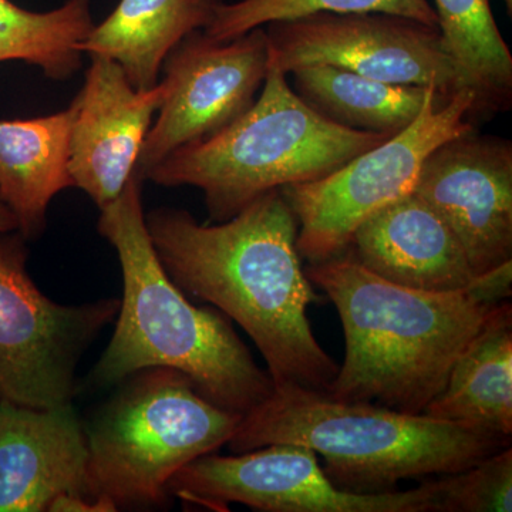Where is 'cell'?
Wrapping results in <instances>:
<instances>
[{"instance_id": "obj_1", "label": "cell", "mask_w": 512, "mask_h": 512, "mask_svg": "<svg viewBox=\"0 0 512 512\" xmlns=\"http://www.w3.org/2000/svg\"><path fill=\"white\" fill-rule=\"evenodd\" d=\"M146 225L174 284L247 332L275 386L328 392L339 365L308 319L322 298L305 274L298 220L281 190L228 221L200 224L188 211L160 207L146 214Z\"/></svg>"}, {"instance_id": "obj_2", "label": "cell", "mask_w": 512, "mask_h": 512, "mask_svg": "<svg viewBox=\"0 0 512 512\" xmlns=\"http://www.w3.org/2000/svg\"><path fill=\"white\" fill-rule=\"evenodd\" d=\"M143 183L133 174L100 210L97 231L116 249L124 289L116 329L90 373V387L110 389L141 370L167 367L184 373L211 403L245 416L275 384L227 316L214 306L192 305L165 271L148 235Z\"/></svg>"}, {"instance_id": "obj_3", "label": "cell", "mask_w": 512, "mask_h": 512, "mask_svg": "<svg viewBox=\"0 0 512 512\" xmlns=\"http://www.w3.org/2000/svg\"><path fill=\"white\" fill-rule=\"evenodd\" d=\"M305 274L338 309L345 357L332 399L424 414L451 367L497 305L470 288L427 292L392 284L348 252L309 264Z\"/></svg>"}, {"instance_id": "obj_4", "label": "cell", "mask_w": 512, "mask_h": 512, "mask_svg": "<svg viewBox=\"0 0 512 512\" xmlns=\"http://www.w3.org/2000/svg\"><path fill=\"white\" fill-rule=\"evenodd\" d=\"M311 448L339 490L380 494L410 478L444 476L511 446V437L467 424L348 403L299 386H275L242 417L227 446L244 453L269 444Z\"/></svg>"}, {"instance_id": "obj_5", "label": "cell", "mask_w": 512, "mask_h": 512, "mask_svg": "<svg viewBox=\"0 0 512 512\" xmlns=\"http://www.w3.org/2000/svg\"><path fill=\"white\" fill-rule=\"evenodd\" d=\"M389 134L332 123L268 69L255 103L220 133L178 148L146 180L204 192L211 222L231 220L266 192L326 177Z\"/></svg>"}, {"instance_id": "obj_6", "label": "cell", "mask_w": 512, "mask_h": 512, "mask_svg": "<svg viewBox=\"0 0 512 512\" xmlns=\"http://www.w3.org/2000/svg\"><path fill=\"white\" fill-rule=\"evenodd\" d=\"M86 429L93 497L120 510H150L167 501L171 478L234 436L242 414L198 393L167 367L127 377Z\"/></svg>"}, {"instance_id": "obj_7", "label": "cell", "mask_w": 512, "mask_h": 512, "mask_svg": "<svg viewBox=\"0 0 512 512\" xmlns=\"http://www.w3.org/2000/svg\"><path fill=\"white\" fill-rule=\"evenodd\" d=\"M474 104L470 89L453 96L431 90L420 116L400 133L326 177L281 188L298 220L301 258L316 264L343 254L363 221L412 194L424 160L441 144L474 130Z\"/></svg>"}, {"instance_id": "obj_8", "label": "cell", "mask_w": 512, "mask_h": 512, "mask_svg": "<svg viewBox=\"0 0 512 512\" xmlns=\"http://www.w3.org/2000/svg\"><path fill=\"white\" fill-rule=\"evenodd\" d=\"M28 239L0 232V397L30 407L72 403L77 366L120 299L62 305L47 298L28 272Z\"/></svg>"}, {"instance_id": "obj_9", "label": "cell", "mask_w": 512, "mask_h": 512, "mask_svg": "<svg viewBox=\"0 0 512 512\" xmlns=\"http://www.w3.org/2000/svg\"><path fill=\"white\" fill-rule=\"evenodd\" d=\"M167 493L187 507L215 512L231 504L262 512H439L430 477L412 490L348 493L330 483L315 451L288 443L195 458L171 478Z\"/></svg>"}, {"instance_id": "obj_10", "label": "cell", "mask_w": 512, "mask_h": 512, "mask_svg": "<svg viewBox=\"0 0 512 512\" xmlns=\"http://www.w3.org/2000/svg\"><path fill=\"white\" fill-rule=\"evenodd\" d=\"M264 28L268 69L278 72L328 64L382 82L434 87L446 96L468 89L439 28L417 20L386 13H313Z\"/></svg>"}, {"instance_id": "obj_11", "label": "cell", "mask_w": 512, "mask_h": 512, "mask_svg": "<svg viewBox=\"0 0 512 512\" xmlns=\"http://www.w3.org/2000/svg\"><path fill=\"white\" fill-rule=\"evenodd\" d=\"M161 72L163 103L134 170L143 181L165 157L220 133L255 103L268 73L265 28L228 42H214L198 30L168 53Z\"/></svg>"}, {"instance_id": "obj_12", "label": "cell", "mask_w": 512, "mask_h": 512, "mask_svg": "<svg viewBox=\"0 0 512 512\" xmlns=\"http://www.w3.org/2000/svg\"><path fill=\"white\" fill-rule=\"evenodd\" d=\"M414 194L463 247L474 276L512 261V143L476 128L424 160Z\"/></svg>"}, {"instance_id": "obj_13", "label": "cell", "mask_w": 512, "mask_h": 512, "mask_svg": "<svg viewBox=\"0 0 512 512\" xmlns=\"http://www.w3.org/2000/svg\"><path fill=\"white\" fill-rule=\"evenodd\" d=\"M82 90L74 97L69 170L74 187L103 210L133 177L154 114L164 99V84L136 90L119 63L90 56Z\"/></svg>"}, {"instance_id": "obj_14", "label": "cell", "mask_w": 512, "mask_h": 512, "mask_svg": "<svg viewBox=\"0 0 512 512\" xmlns=\"http://www.w3.org/2000/svg\"><path fill=\"white\" fill-rule=\"evenodd\" d=\"M89 444L72 403L30 407L0 397V512H43L62 495L93 497Z\"/></svg>"}, {"instance_id": "obj_15", "label": "cell", "mask_w": 512, "mask_h": 512, "mask_svg": "<svg viewBox=\"0 0 512 512\" xmlns=\"http://www.w3.org/2000/svg\"><path fill=\"white\" fill-rule=\"evenodd\" d=\"M345 252L372 274L419 291H460L474 279L456 235L414 192L363 221Z\"/></svg>"}, {"instance_id": "obj_16", "label": "cell", "mask_w": 512, "mask_h": 512, "mask_svg": "<svg viewBox=\"0 0 512 512\" xmlns=\"http://www.w3.org/2000/svg\"><path fill=\"white\" fill-rule=\"evenodd\" d=\"M73 106L33 119H0V197L28 241L45 232L50 202L74 187L69 170Z\"/></svg>"}, {"instance_id": "obj_17", "label": "cell", "mask_w": 512, "mask_h": 512, "mask_svg": "<svg viewBox=\"0 0 512 512\" xmlns=\"http://www.w3.org/2000/svg\"><path fill=\"white\" fill-rule=\"evenodd\" d=\"M222 3L224 0H120L109 18L94 25L80 50L119 63L134 89H153L168 53L184 37L207 29Z\"/></svg>"}, {"instance_id": "obj_18", "label": "cell", "mask_w": 512, "mask_h": 512, "mask_svg": "<svg viewBox=\"0 0 512 512\" xmlns=\"http://www.w3.org/2000/svg\"><path fill=\"white\" fill-rule=\"evenodd\" d=\"M500 436H512V305L498 303L457 357L443 392L424 410Z\"/></svg>"}, {"instance_id": "obj_19", "label": "cell", "mask_w": 512, "mask_h": 512, "mask_svg": "<svg viewBox=\"0 0 512 512\" xmlns=\"http://www.w3.org/2000/svg\"><path fill=\"white\" fill-rule=\"evenodd\" d=\"M289 74L292 89L320 116L352 130L389 136L416 121L436 90L382 82L328 64L299 67Z\"/></svg>"}, {"instance_id": "obj_20", "label": "cell", "mask_w": 512, "mask_h": 512, "mask_svg": "<svg viewBox=\"0 0 512 512\" xmlns=\"http://www.w3.org/2000/svg\"><path fill=\"white\" fill-rule=\"evenodd\" d=\"M444 49L474 93L473 119L512 104V55L490 0H433Z\"/></svg>"}, {"instance_id": "obj_21", "label": "cell", "mask_w": 512, "mask_h": 512, "mask_svg": "<svg viewBox=\"0 0 512 512\" xmlns=\"http://www.w3.org/2000/svg\"><path fill=\"white\" fill-rule=\"evenodd\" d=\"M93 28L90 0H66L50 12L0 0V63L32 64L47 79L66 82L82 67L80 45Z\"/></svg>"}, {"instance_id": "obj_22", "label": "cell", "mask_w": 512, "mask_h": 512, "mask_svg": "<svg viewBox=\"0 0 512 512\" xmlns=\"http://www.w3.org/2000/svg\"><path fill=\"white\" fill-rule=\"evenodd\" d=\"M313 13H386L436 26L429 0H238L222 3L204 35L214 42H228L249 30Z\"/></svg>"}, {"instance_id": "obj_23", "label": "cell", "mask_w": 512, "mask_h": 512, "mask_svg": "<svg viewBox=\"0 0 512 512\" xmlns=\"http://www.w3.org/2000/svg\"><path fill=\"white\" fill-rule=\"evenodd\" d=\"M439 512H511L512 448L495 451L473 466L433 478Z\"/></svg>"}, {"instance_id": "obj_24", "label": "cell", "mask_w": 512, "mask_h": 512, "mask_svg": "<svg viewBox=\"0 0 512 512\" xmlns=\"http://www.w3.org/2000/svg\"><path fill=\"white\" fill-rule=\"evenodd\" d=\"M468 288L478 299L491 305L507 301L512 293V261L474 276Z\"/></svg>"}, {"instance_id": "obj_25", "label": "cell", "mask_w": 512, "mask_h": 512, "mask_svg": "<svg viewBox=\"0 0 512 512\" xmlns=\"http://www.w3.org/2000/svg\"><path fill=\"white\" fill-rule=\"evenodd\" d=\"M49 512H116V505L109 498L62 495L49 505Z\"/></svg>"}, {"instance_id": "obj_26", "label": "cell", "mask_w": 512, "mask_h": 512, "mask_svg": "<svg viewBox=\"0 0 512 512\" xmlns=\"http://www.w3.org/2000/svg\"><path fill=\"white\" fill-rule=\"evenodd\" d=\"M9 231H18V222L6 202L0 197V232Z\"/></svg>"}, {"instance_id": "obj_27", "label": "cell", "mask_w": 512, "mask_h": 512, "mask_svg": "<svg viewBox=\"0 0 512 512\" xmlns=\"http://www.w3.org/2000/svg\"><path fill=\"white\" fill-rule=\"evenodd\" d=\"M505 6L508 9V15H512V0H504Z\"/></svg>"}]
</instances>
